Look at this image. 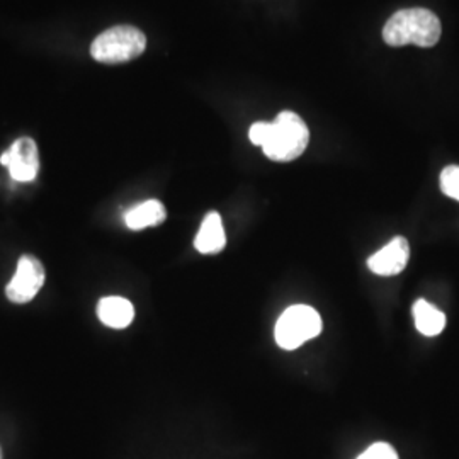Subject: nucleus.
<instances>
[{"label":"nucleus","instance_id":"3","mask_svg":"<svg viewBox=\"0 0 459 459\" xmlns=\"http://www.w3.org/2000/svg\"><path fill=\"white\" fill-rule=\"evenodd\" d=\"M147 48V36L133 26H115L99 34L91 45V55L100 64L115 65L138 58Z\"/></svg>","mask_w":459,"mask_h":459},{"label":"nucleus","instance_id":"11","mask_svg":"<svg viewBox=\"0 0 459 459\" xmlns=\"http://www.w3.org/2000/svg\"><path fill=\"white\" fill-rule=\"evenodd\" d=\"M413 318H415V327L424 333L427 337L439 335L446 327V315L426 299H417L413 305Z\"/></svg>","mask_w":459,"mask_h":459},{"label":"nucleus","instance_id":"8","mask_svg":"<svg viewBox=\"0 0 459 459\" xmlns=\"http://www.w3.org/2000/svg\"><path fill=\"white\" fill-rule=\"evenodd\" d=\"M227 244V235L221 223V216L218 213L206 214L197 231L195 246L201 254H218Z\"/></svg>","mask_w":459,"mask_h":459},{"label":"nucleus","instance_id":"13","mask_svg":"<svg viewBox=\"0 0 459 459\" xmlns=\"http://www.w3.org/2000/svg\"><path fill=\"white\" fill-rule=\"evenodd\" d=\"M358 459H400L394 446L386 443L373 444Z\"/></svg>","mask_w":459,"mask_h":459},{"label":"nucleus","instance_id":"4","mask_svg":"<svg viewBox=\"0 0 459 459\" xmlns=\"http://www.w3.org/2000/svg\"><path fill=\"white\" fill-rule=\"evenodd\" d=\"M320 332L322 318L318 312L307 305H295L279 316L274 337L279 347L293 351L316 337Z\"/></svg>","mask_w":459,"mask_h":459},{"label":"nucleus","instance_id":"10","mask_svg":"<svg viewBox=\"0 0 459 459\" xmlns=\"http://www.w3.org/2000/svg\"><path fill=\"white\" fill-rule=\"evenodd\" d=\"M167 216L164 204L157 199H150L132 208L125 214L126 227L130 230H143L160 225Z\"/></svg>","mask_w":459,"mask_h":459},{"label":"nucleus","instance_id":"1","mask_svg":"<svg viewBox=\"0 0 459 459\" xmlns=\"http://www.w3.org/2000/svg\"><path fill=\"white\" fill-rule=\"evenodd\" d=\"M248 138L263 147L265 157L274 162H291L308 147L310 132L305 121L293 111H282L273 123L257 121L250 126Z\"/></svg>","mask_w":459,"mask_h":459},{"label":"nucleus","instance_id":"5","mask_svg":"<svg viewBox=\"0 0 459 459\" xmlns=\"http://www.w3.org/2000/svg\"><path fill=\"white\" fill-rule=\"evenodd\" d=\"M45 282V267L33 255H22L16 274L5 288V295L14 303L31 301Z\"/></svg>","mask_w":459,"mask_h":459},{"label":"nucleus","instance_id":"12","mask_svg":"<svg viewBox=\"0 0 459 459\" xmlns=\"http://www.w3.org/2000/svg\"><path fill=\"white\" fill-rule=\"evenodd\" d=\"M441 191L446 196L459 201V165H449L441 172Z\"/></svg>","mask_w":459,"mask_h":459},{"label":"nucleus","instance_id":"9","mask_svg":"<svg viewBox=\"0 0 459 459\" xmlns=\"http://www.w3.org/2000/svg\"><path fill=\"white\" fill-rule=\"evenodd\" d=\"M99 320L113 328L128 327L134 316V308L132 303L119 296L102 298L98 305Z\"/></svg>","mask_w":459,"mask_h":459},{"label":"nucleus","instance_id":"14","mask_svg":"<svg viewBox=\"0 0 459 459\" xmlns=\"http://www.w3.org/2000/svg\"><path fill=\"white\" fill-rule=\"evenodd\" d=\"M0 459H2V449H0Z\"/></svg>","mask_w":459,"mask_h":459},{"label":"nucleus","instance_id":"6","mask_svg":"<svg viewBox=\"0 0 459 459\" xmlns=\"http://www.w3.org/2000/svg\"><path fill=\"white\" fill-rule=\"evenodd\" d=\"M0 164L9 169V174L14 181L31 182L36 179L39 170V157L36 142L30 136H22L13 143L2 157Z\"/></svg>","mask_w":459,"mask_h":459},{"label":"nucleus","instance_id":"7","mask_svg":"<svg viewBox=\"0 0 459 459\" xmlns=\"http://www.w3.org/2000/svg\"><path fill=\"white\" fill-rule=\"evenodd\" d=\"M411 259V246L407 238L394 237L388 246L383 247L375 255L369 257L368 267L377 276L400 274Z\"/></svg>","mask_w":459,"mask_h":459},{"label":"nucleus","instance_id":"2","mask_svg":"<svg viewBox=\"0 0 459 459\" xmlns=\"http://www.w3.org/2000/svg\"><path fill=\"white\" fill-rule=\"evenodd\" d=\"M443 33L441 21L429 9H403L394 13L383 28V39L390 47L417 45L430 48L437 45Z\"/></svg>","mask_w":459,"mask_h":459}]
</instances>
